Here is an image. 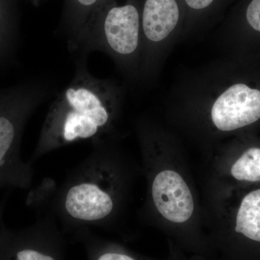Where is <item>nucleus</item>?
I'll list each match as a JSON object with an SVG mask.
<instances>
[{
	"mask_svg": "<svg viewBox=\"0 0 260 260\" xmlns=\"http://www.w3.org/2000/svg\"><path fill=\"white\" fill-rule=\"evenodd\" d=\"M68 47L75 55L102 51L110 56L123 70L134 71L142 54L139 10L133 3L104 0Z\"/></svg>",
	"mask_w": 260,
	"mask_h": 260,
	"instance_id": "obj_5",
	"label": "nucleus"
},
{
	"mask_svg": "<svg viewBox=\"0 0 260 260\" xmlns=\"http://www.w3.org/2000/svg\"><path fill=\"white\" fill-rule=\"evenodd\" d=\"M73 236L83 244L88 260H157L137 254L119 243L98 237L90 229H84Z\"/></svg>",
	"mask_w": 260,
	"mask_h": 260,
	"instance_id": "obj_10",
	"label": "nucleus"
},
{
	"mask_svg": "<svg viewBox=\"0 0 260 260\" xmlns=\"http://www.w3.org/2000/svg\"><path fill=\"white\" fill-rule=\"evenodd\" d=\"M213 169L215 180L229 177L241 182H260V148L247 149L231 162L215 160Z\"/></svg>",
	"mask_w": 260,
	"mask_h": 260,
	"instance_id": "obj_12",
	"label": "nucleus"
},
{
	"mask_svg": "<svg viewBox=\"0 0 260 260\" xmlns=\"http://www.w3.org/2000/svg\"><path fill=\"white\" fill-rule=\"evenodd\" d=\"M8 195L0 200V260H64L66 234L45 210L35 223L10 229L5 221Z\"/></svg>",
	"mask_w": 260,
	"mask_h": 260,
	"instance_id": "obj_7",
	"label": "nucleus"
},
{
	"mask_svg": "<svg viewBox=\"0 0 260 260\" xmlns=\"http://www.w3.org/2000/svg\"><path fill=\"white\" fill-rule=\"evenodd\" d=\"M88 56L75 55L71 82L57 94L44 119L30 161L77 143L114 135L120 115L122 91L112 80L93 76Z\"/></svg>",
	"mask_w": 260,
	"mask_h": 260,
	"instance_id": "obj_3",
	"label": "nucleus"
},
{
	"mask_svg": "<svg viewBox=\"0 0 260 260\" xmlns=\"http://www.w3.org/2000/svg\"><path fill=\"white\" fill-rule=\"evenodd\" d=\"M32 5H40L42 3H45L47 0H29Z\"/></svg>",
	"mask_w": 260,
	"mask_h": 260,
	"instance_id": "obj_16",
	"label": "nucleus"
},
{
	"mask_svg": "<svg viewBox=\"0 0 260 260\" xmlns=\"http://www.w3.org/2000/svg\"><path fill=\"white\" fill-rule=\"evenodd\" d=\"M179 20L176 0H145L141 15L142 52L167 39Z\"/></svg>",
	"mask_w": 260,
	"mask_h": 260,
	"instance_id": "obj_9",
	"label": "nucleus"
},
{
	"mask_svg": "<svg viewBox=\"0 0 260 260\" xmlns=\"http://www.w3.org/2000/svg\"><path fill=\"white\" fill-rule=\"evenodd\" d=\"M54 88L51 80L37 78L0 89V190L31 186L34 170L22 159V138L32 114Z\"/></svg>",
	"mask_w": 260,
	"mask_h": 260,
	"instance_id": "obj_4",
	"label": "nucleus"
},
{
	"mask_svg": "<svg viewBox=\"0 0 260 260\" xmlns=\"http://www.w3.org/2000/svg\"><path fill=\"white\" fill-rule=\"evenodd\" d=\"M92 150L59 188L46 194V208L66 234L109 230L125 208L134 164L116 147L114 135L92 142Z\"/></svg>",
	"mask_w": 260,
	"mask_h": 260,
	"instance_id": "obj_1",
	"label": "nucleus"
},
{
	"mask_svg": "<svg viewBox=\"0 0 260 260\" xmlns=\"http://www.w3.org/2000/svg\"><path fill=\"white\" fill-rule=\"evenodd\" d=\"M260 119V90L245 84L231 85L214 100L208 113L212 129L231 133Z\"/></svg>",
	"mask_w": 260,
	"mask_h": 260,
	"instance_id": "obj_8",
	"label": "nucleus"
},
{
	"mask_svg": "<svg viewBox=\"0 0 260 260\" xmlns=\"http://www.w3.org/2000/svg\"><path fill=\"white\" fill-rule=\"evenodd\" d=\"M181 260H207L204 259V258L201 257V256H194L190 258V259H181Z\"/></svg>",
	"mask_w": 260,
	"mask_h": 260,
	"instance_id": "obj_17",
	"label": "nucleus"
},
{
	"mask_svg": "<svg viewBox=\"0 0 260 260\" xmlns=\"http://www.w3.org/2000/svg\"><path fill=\"white\" fill-rule=\"evenodd\" d=\"M104 0H64L57 34L66 39L68 46L78 37Z\"/></svg>",
	"mask_w": 260,
	"mask_h": 260,
	"instance_id": "obj_13",
	"label": "nucleus"
},
{
	"mask_svg": "<svg viewBox=\"0 0 260 260\" xmlns=\"http://www.w3.org/2000/svg\"><path fill=\"white\" fill-rule=\"evenodd\" d=\"M248 24L256 31L260 32V0H251L246 10Z\"/></svg>",
	"mask_w": 260,
	"mask_h": 260,
	"instance_id": "obj_14",
	"label": "nucleus"
},
{
	"mask_svg": "<svg viewBox=\"0 0 260 260\" xmlns=\"http://www.w3.org/2000/svg\"><path fill=\"white\" fill-rule=\"evenodd\" d=\"M205 229L213 256L260 260V188L243 197L231 221H209Z\"/></svg>",
	"mask_w": 260,
	"mask_h": 260,
	"instance_id": "obj_6",
	"label": "nucleus"
},
{
	"mask_svg": "<svg viewBox=\"0 0 260 260\" xmlns=\"http://www.w3.org/2000/svg\"><path fill=\"white\" fill-rule=\"evenodd\" d=\"M214 0H185L188 6L194 10H203L208 8Z\"/></svg>",
	"mask_w": 260,
	"mask_h": 260,
	"instance_id": "obj_15",
	"label": "nucleus"
},
{
	"mask_svg": "<svg viewBox=\"0 0 260 260\" xmlns=\"http://www.w3.org/2000/svg\"><path fill=\"white\" fill-rule=\"evenodd\" d=\"M137 133L147 181V211L181 249L210 260L213 251L184 158L149 121H140Z\"/></svg>",
	"mask_w": 260,
	"mask_h": 260,
	"instance_id": "obj_2",
	"label": "nucleus"
},
{
	"mask_svg": "<svg viewBox=\"0 0 260 260\" xmlns=\"http://www.w3.org/2000/svg\"><path fill=\"white\" fill-rule=\"evenodd\" d=\"M20 0H0V68L12 63L19 42Z\"/></svg>",
	"mask_w": 260,
	"mask_h": 260,
	"instance_id": "obj_11",
	"label": "nucleus"
}]
</instances>
